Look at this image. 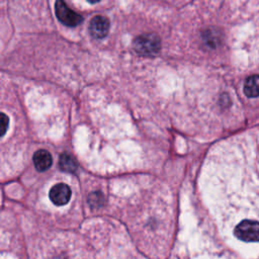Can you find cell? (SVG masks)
<instances>
[{
    "instance_id": "cell-1",
    "label": "cell",
    "mask_w": 259,
    "mask_h": 259,
    "mask_svg": "<svg viewBox=\"0 0 259 259\" xmlns=\"http://www.w3.org/2000/svg\"><path fill=\"white\" fill-rule=\"evenodd\" d=\"M161 41L155 33H144L134 40V49L143 56H152L160 51Z\"/></svg>"
},
{
    "instance_id": "cell-2",
    "label": "cell",
    "mask_w": 259,
    "mask_h": 259,
    "mask_svg": "<svg viewBox=\"0 0 259 259\" xmlns=\"http://www.w3.org/2000/svg\"><path fill=\"white\" fill-rule=\"evenodd\" d=\"M234 235L246 243H259V222L240 221L234 229Z\"/></svg>"
},
{
    "instance_id": "cell-3",
    "label": "cell",
    "mask_w": 259,
    "mask_h": 259,
    "mask_svg": "<svg viewBox=\"0 0 259 259\" xmlns=\"http://www.w3.org/2000/svg\"><path fill=\"white\" fill-rule=\"evenodd\" d=\"M55 11L57 18L67 26H77L83 20L80 14L71 10L68 5L63 1H57L55 3Z\"/></svg>"
},
{
    "instance_id": "cell-4",
    "label": "cell",
    "mask_w": 259,
    "mask_h": 259,
    "mask_svg": "<svg viewBox=\"0 0 259 259\" xmlns=\"http://www.w3.org/2000/svg\"><path fill=\"white\" fill-rule=\"evenodd\" d=\"M72 195V191L70 187L64 183H59L53 186L50 190L49 196L52 202L56 205H65L69 202Z\"/></svg>"
},
{
    "instance_id": "cell-5",
    "label": "cell",
    "mask_w": 259,
    "mask_h": 259,
    "mask_svg": "<svg viewBox=\"0 0 259 259\" xmlns=\"http://www.w3.org/2000/svg\"><path fill=\"white\" fill-rule=\"evenodd\" d=\"M109 30V20L102 15H96L90 20L89 31L95 38L104 37Z\"/></svg>"
},
{
    "instance_id": "cell-6",
    "label": "cell",
    "mask_w": 259,
    "mask_h": 259,
    "mask_svg": "<svg viewBox=\"0 0 259 259\" xmlns=\"http://www.w3.org/2000/svg\"><path fill=\"white\" fill-rule=\"evenodd\" d=\"M33 164L37 171L44 172L47 171L53 163L51 154L47 150H38L33 154Z\"/></svg>"
},
{
    "instance_id": "cell-7",
    "label": "cell",
    "mask_w": 259,
    "mask_h": 259,
    "mask_svg": "<svg viewBox=\"0 0 259 259\" xmlns=\"http://www.w3.org/2000/svg\"><path fill=\"white\" fill-rule=\"evenodd\" d=\"M244 93L250 98L259 96V75H251L246 79L244 83Z\"/></svg>"
},
{
    "instance_id": "cell-8",
    "label": "cell",
    "mask_w": 259,
    "mask_h": 259,
    "mask_svg": "<svg viewBox=\"0 0 259 259\" xmlns=\"http://www.w3.org/2000/svg\"><path fill=\"white\" fill-rule=\"evenodd\" d=\"M59 167L61 168L62 171L73 173L77 170L78 164L72 156H70L67 153H63L59 160Z\"/></svg>"
},
{
    "instance_id": "cell-9",
    "label": "cell",
    "mask_w": 259,
    "mask_h": 259,
    "mask_svg": "<svg viewBox=\"0 0 259 259\" xmlns=\"http://www.w3.org/2000/svg\"><path fill=\"white\" fill-rule=\"evenodd\" d=\"M8 117L5 113H1V130H2V136L5 135L7 127H8Z\"/></svg>"
}]
</instances>
